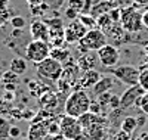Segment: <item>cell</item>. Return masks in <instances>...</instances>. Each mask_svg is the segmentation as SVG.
<instances>
[{
	"mask_svg": "<svg viewBox=\"0 0 148 140\" xmlns=\"http://www.w3.org/2000/svg\"><path fill=\"white\" fill-rule=\"evenodd\" d=\"M86 28L88 30H93V28H96V19L90 15V14H82V15H79V18H77Z\"/></svg>",
	"mask_w": 148,
	"mask_h": 140,
	"instance_id": "cell-23",
	"label": "cell"
},
{
	"mask_svg": "<svg viewBox=\"0 0 148 140\" xmlns=\"http://www.w3.org/2000/svg\"><path fill=\"white\" fill-rule=\"evenodd\" d=\"M77 65L80 68V71H90V69H96L99 63V58H98L96 52H83L79 59H77Z\"/></svg>",
	"mask_w": 148,
	"mask_h": 140,
	"instance_id": "cell-11",
	"label": "cell"
},
{
	"mask_svg": "<svg viewBox=\"0 0 148 140\" xmlns=\"http://www.w3.org/2000/svg\"><path fill=\"white\" fill-rule=\"evenodd\" d=\"M90 96L88 94L86 90H73L70 96H67L65 103H64V111L65 115L74 117V118H80L82 115L89 112L90 108Z\"/></svg>",
	"mask_w": 148,
	"mask_h": 140,
	"instance_id": "cell-1",
	"label": "cell"
},
{
	"mask_svg": "<svg viewBox=\"0 0 148 140\" xmlns=\"http://www.w3.org/2000/svg\"><path fill=\"white\" fill-rule=\"evenodd\" d=\"M30 34L33 40H42L49 43V27L43 19H36L30 24Z\"/></svg>",
	"mask_w": 148,
	"mask_h": 140,
	"instance_id": "cell-12",
	"label": "cell"
},
{
	"mask_svg": "<svg viewBox=\"0 0 148 140\" xmlns=\"http://www.w3.org/2000/svg\"><path fill=\"white\" fill-rule=\"evenodd\" d=\"M120 24L129 34H136L144 30L142 14L136 9V6L120 7Z\"/></svg>",
	"mask_w": 148,
	"mask_h": 140,
	"instance_id": "cell-2",
	"label": "cell"
},
{
	"mask_svg": "<svg viewBox=\"0 0 148 140\" xmlns=\"http://www.w3.org/2000/svg\"><path fill=\"white\" fill-rule=\"evenodd\" d=\"M10 25H12L14 30H22L24 27H25V18H22V16L10 18Z\"/></svg>",
	"mask_w": 148,
	"mask_h": 140,
	"instance_id": "cell-30",
	"label": "cell"
},
{
	"mask_svg": "<svg viewBox=\"0 0 148 140\" xmlns=\"http://www.w3.org/2000/svg\"><path fill=\"white\" fill-rule=\"evenodd\" d=\"M136 128H138L136 117H130V115H127V117L123 118V121H121V124H120V130L126 131V133H129V134L132 136L135 131H136Z\"/></svg>",
	"mask_w": 148,
	"mask_h": 140,
	"instance_id": "cell-20",
	"label": "cell"
},
{
	"mask_svg": "<svg viewBox=\"0 0 148 140\" xmlns=\"http://www.w3.org/2000/svg\"><path fill=\"white\" fill-rule=\"evenodd\" d=\"M49 53H51V46H49L47 41L33 40L25 47V58H27V60L33 62L34 65L40 63L46 58H49Z\"/></svg>",
	"mask_w": 148,
	"mask_h": 140,
	"instance_id": "cell-6",
	"label": "cell"
},
{
	"mask_svg": "<svg viewBox=\"0 0 148 140\" xmlns=\"http://www.w3.org/2000/svg\"><path fill=\"white\" fill-rule=\"evenodd\" d=\"M142 24H144V28L148 30V7L145 12H142Z\"/></svg>",
	"mask_w": 148,
	"mask_h": 140,
	"instance_id": "cell-39",
	"label": "cell"
},
{
	"mask_svg": "<svg viewBox=\"0 0 148 140\" xmlns=\"http://www.w3.org/2000/svg\"><path fill=\"white\" fill-rule=\"evenodd\" d=\"M64 140H67V139H64Z\"/></svg>",
	"mask_w": 148,
	"mask_h": 140,
	"instance_id": "cell-51",
	"label": "cell"
},
{
	"mask_svg": "<svg viewBox=\"0 0 148 140\" xmlns=\"http://www.w3.org/2000/svg\"><path fill=\"white\" fill-rule=\"evenodd\" d=\"M135 6H148V0H133Z\"/></svg>",
	"mask_w": 148,
	"mask_h": 140,
	"instance_id": "cell-42",
	"label": "cell"
},
{
	"mask_svg": "<svg viewBox=\"0 0 148 140\" xmlns=\"http://www.w3.org/2000/svg\"><path fill=\"white\" fill-rule=\"evenodd\" d=\"M49 58H52V59L61 62L64 65V62H67V60L71 59V55H70V50L65 49V47H53V49H51Z\"/></svg>",
	"mask_w": 148,
	"mask_h": 140,
	"instance_id": "cell-18",
	"label": "cell"
},
{
	"mask_svg": "<svg viewBox=\"0 0 148 140\" xmlns=\"http://www.w3.org/2000/svg\"><path fill=\"white\" fill-rule=\"evenodd\" d=\"M113 24H114V21L111 19L110 14H104V15H101V16L96 18V28L101 30V31H104V33H105L107 30H110Z\"/></svg>",
	"mask_w": 148,
	"mask_h": 140,
	"instance_id": "cell-21",
	"label": "cell"
},
{
	"mask_svg": "<svg viewBox=\"0 0 148 140\" xmlns=\"http://www.w3.org/2000/svg\"><path fill=\"white\" fill-rule=\"evenodd\" d=\"M39 103H40L42 109L53 113V112L58 109V103H59V102H58V96H56L55 93L46 92V93H43V94L39 97Z\"/></svg>",
	"mask_w": 148,
	"mask_h": 140,
	"instance_id": "cell-15",
	"label": "cell"
},
{
	"mask_svg": "<svg viewBox=\"0 0 148 140\" xmlns=\"http://www.w3.org/2000/svg\"><path fill=\"white\" fill-rule=\"evenodd\" d=\"M49 5H46V3H42V5H39V6H33V7H30V10H31V15H34V16H42V15H45L46 12L49 10Z\"/></svg>",
	"mask_w": 148,
	"mask_h": 140,
	"instance_id": "cell-28",
	"label": "cell"
},
{
	"mask_svg": "<svg viewBox=\"0 0 148 140\" xmlns=\"http://www.w3.org/2000/svg\"><path fill=\"white\" fill-rule=\"evenodd\" d=\"M130 140H141V139H139V137H132Z\"/></svg>",
	"mask_w": 148,
	"mask_h": 140,
	"instance_id": "cell-49",
	"label": "cell"
},
{
	"mask_svg": "<svg viewBox=\"0 0 148 140\" xmlns=\"http://www.w3.org/2000/svg\"><path fill=\"white\" fill-rule=\"evenodd\" d=\"M9 2H5V0H0V27L5 25L9 19Z\"/></svg>",
	"mask_w": 148,
	"mask_h": 140,
	"instance_id": "cell-22",
	"label": "cell"
},
{
	"mask_svg": "<svg viewBox=\"0 0 148 140\" xmlns=\"http://www.w3.org/2000/svg\"><path fill=\"white\" fill-rule=\"evenodd\" d=\"M36 71H37L40 78H43L46 81L58 83V80L61 78V75H62L64 65L61 62L52 59V58H46L45 60H42L40 63L36 65Z\"/></svg>",
	"mask_w": 148,
	"mask_h": 140,
	"instance_id": "cell-5",
	"label": "cell"
},
{
	"mask_svg": "<svg viewBox=\"0 0 148 140\" xmlns=\"http://www.w3.org/2000/svg\"><path fill=\"white\" fill-rule=\"evenodd\" d=\"M130 139H132V136L126 131H123V130H119L113 137V140H130Z\"/></svg>",
	"mask_w": 148,
	"mask_h": 140,
	"instance_id": "cell-36",
	"label": "cell"
},
{
	"mask_svg": "<svg viewBox=\"0 0 148 140\" xmlns=\"http://www.w3.org/2000/svg\"><path fill=\"white\" fill-rule=\"evenodd\" d=\"M96 53H98V58H99V63L104 68H114L117 67V63L120 60V52H119L117 46L111 44V43H107Z\"/></svg>",
	"mask_w": 148,
	"mask_h": 140,
	"instance_id": "cell-7",
	"label": "cell"
},
{
	"mask_svg": "<svg viewBox=\"0 0 148 140\" xmlns=\"http://www.w3.org/2000/svg\"><path fill=\"white\" fill-rule=\"evenodd\" d=\"M5 88H6V92L14 93V90L16 88V84H5Z\"/></svg>",
	"mask_w": 148,
	"mask_h": 140,
	"instance_id": "cell-44",
	"label": "cell"
},
{
	"mask_svg": "<svg viewBox=\"0 0 148 140\" xmlns=\"http://www.w3.org/2000/svg\"><path fill=\"white\" fill-rule=\"evenodd\" d=\"M105 71L111 75V77H114L120 83L126 84L127 87L136 86L139 83L141 69L135 65H119V67H114V68H105Z\"/></svg>",
	"mask_w": 148,
	"mask_h": 140,
	"instance_id": "cell-3",
	"label": "cell"
},
{
	"mask_svg": "<svg viewBox=\"0 0 148 140\" xmlns=\"http://www.w3.org/2000/svg\"><path fill=\"white\" fill-rule=\"evenodd\" d=\"M147 134H148V133H147Z\"/></svg>",
	"mask_w": 148,
	"mask_h": 140,
	"instance_id": "cell-52",
	"label": "cell"
},
{
	"mask_svg": "<svg viewBox=\"0 0 148 140\" xmlns=\"http://www.w3.org/2000/svg\"><path fill=\"white\" fill-rule=\"evenodd\" d=\"M145 92H148V68L141 69L139 72V83H138Z\"/></svg>",
	"mask_w": 148,
	"mask_h": 140,
	"instance_id": "cell-29",
	"label": "cell"
},
{
	"mask_svg": "<svg viewBox=\"0 0 148 140\" xmlns=\"http://www.w3.org/2000/svg\"><path fill=\"white\" fill-rule=\"evenodd\" d=\"M88 31H89V30L86 28L79 19L71 21L67 27H65V30H64L65 43H68V44H76V43H79L83 37L86 35V33H88Z\"/></svg>",
	"mask_w": 148,
	"mask_h": 140,
	"instance_id": "cell-9",
	"label": "cell"
},
{
	"mask_svg": "<svg viewBox=\"0 0 148 140\" xmlns=\"http://www.w3.org/2000/svg\"><path fill=\"white\" fill-rule=\"evenodd\" d=\"M145 117H147V115H144V113H142V115H139V117L136 118V121H138V127H142V125L145 124Z\"/></svg>",
	"mask_w": 148,
	"mask_h": 140,
	"instance_id": "cell-43",
	"label": "cell"
},
{
	"mask_svg": "<svg viewBox=\"0 0 148 140\" xmlns=\"http://www.w3.org/2000/svg\"><path fill=\"white\" fill-rule=\"evenodd\" d=\"M76 140H90V137H89L88 134H86V133L83 131V133H82V134H80V136L76 139Z\"/></svg>",
	"mask_w": 148,
	"mask_h": 140,
	"instance_id": "cell-45",
	"label": "cell"
},
{
	"mask_svg": "<svg viewBox=\"0 0 148 140\" xmlns=\"http://www.w3.org/2000/svg\"><path fill=\"white\" fill-rule=\"evenodd\" d=\"M145 93V90L139 86H132V87H127L125 92H123V94L120 96V108L123 111H126L132 106L136 105V102L141 99V96Z\"/></svg>",
	"mask_w": 148,
	"mask_h": 140,
	"instance_id": "cell-10",
	"label": "cell"
},
{
	"mask_svg": "<svg viewBox=\"0 0 148 140\" xmlns=\"http://www.w3.org/2000/svg\"><path fill=\"white\" fill-rule=\"evenodd\" d=\"M113 87H114V77H111V75H102L99 78V81L92 87V93H93V96H99V94L108 93Z\"/></svg>",
	"mask_w": 148,
	"mask_h": 140,
	"instance_id": "cell-16",
	"label": "cell"
},
{
	"mask_svg": "<svg viewBox=\"0 0 148 140\" xmlns=\"http://www.w3.org/2000/svg\"><path fill=\"white\" fill-rule=\"evenodd\" d=\"M68 6L76 9L79 14L82 10H84V6H86V0H68Z\"/></svg>",
	"mask_w": 148,
	"mask_h": 140,
	"instance_id": "cell-33",
	"label": "cell"
},
{
	"mask_svg": "<svg viewBox=\"0 0 148 140\" xmlns=\"http://www.w3.org/2000/svg\"><path fill=\"white\" fill-rule=\"evenodd\" d=\"M114 7H119L117 3H110V2H107V0H102V2L96 3V5H93V6L90 7L89 14L96 19L98 16H101V15H104V14H108V12H110L111 9H114Z\"/></svg>",
	"mask_w": 148,
	"mask_h": 140,
	"instance_id": "cell-17",
	"label": "cell"
},
{
	"mask_svg": "<svg viewBox=\"0 0 148 140\" xmlns=\"http://www.w3.org/2000/svg\"><path fill=\"white\" fill-rule=\"evenodd\" d=\"M19 136H21V128H19V127H16V125H12V127H10L9 137H12V139H18Z\"/></svg>",
	"mask_w": 148,
	"mask_h": 140,
	"instance_id": "cell-38",
	"label": "cell"
},
{
	"mask_svg": "<svg viewBox=\"0 0 148 140\" xmlns=\"http://www.w3.org/2000/svg\"><path fill=\"white\" fill-rule=\"evenodd\" d=\"M107 2H110V3H117V0H107Z\"/></svg>",
	"mask_w": 148,
	"mask_h": 140,
	"instance_id": "cell-48",
	"label": "cell"
},
{
	"mask_svg": "<svg viewBox=\"0 0 148 140\" xmlns=\"http://www.w3.org/2000/svg\"><path fill=\"white\" fill-rule=\"evenodd\" d=\"M25 2L28 3L30 7H33V6H39V5L45 3V0H25Z\"/></svg>",
	"mask_w": 148,
	"mask_h": 140,
	"instance_id": "cell-41",
	"label": "cell"
},
{
	"mask_svg": "<svg viewBox=\"0 0 148 140\" xmlns=\"http://www.w3.org/2000/svg\"><path fill=\"white\" fill-rule=\"evenodd\" d=\"M3 83L5 84H18L19 83V75H16L15 72H12L10 69L3 72Z\"/></svg>",
	"mask_w": 148,
	"mask_h": 140,
	"instance_id": "cell-26",
	"label": "cell"
},
{
	"mask_svg": "<svg viewBox=\"0 0 148 140\" xmlns=\"http://www.w3.org/2000/svg\"><path fill=\"white\" fill-rule=\"evenodd\" d=\"M59 124H61V134L67 140H76L83 133V127L80 125L79 118L64 115L61 118Z\"/></svg>",
	"mask_w": 148,
	"mask_h": 140,
	"instance_id": "cell-8",
	"label": "cell"
},
{
	"mask_svg": "<svg viewBox=\"0 0 148 140\" xmlns=\"http://www.w3.org/2000/svg\"><path fill=\"white\" fill-rule=\"evenodd\" d=\"M135 106H138L144 115L148 117V92H145V93L141 96V99L136 102V105H135Z\"/></svg>",
	"mask_w": 148,
	"mask_h": 140,
	"instance_id": "cell-25",
	"label": "cell"
},
{
	"mask_svg": "<svg viewBox=\"0 0 148 140\" xmlns=\"http://www.w3.org/2000/svg\"><path fill=\"white\" fill-rule=\"evenodd\" d=\"M49 121H46V122H31L30 128H28V134H27V140H43L49 134L47 133V122Z\"/></svg>",
	"mask_w": 148,
	"mask_h": 140,
	"instance_id": "cell-14",
	"label": "cell"
},
{
	"mask_svg": "<svg viewBox=\"0 0 148 140\" xmlns=\"http://www.w3.org/2000/svg\"><path fill=\"white\" fill-rule=\"evenodd\" d=\"M102 111H104L102 105H101L98 100H93V99H92V102H90V108H89V112L95 113V115H102ZM104 117H105V115H104Z\"/></svg>",
	"mask_w": 148,
	"mask_h": 140,
	"instance_id": "cell-31",
	"label": "cell"
},
{
	"mask_svg": "<svg viewBox=\"0 0 148 140\" xmlns=\"http://www.w3.org/2000/svg\"><path fill=\"white\" fill-rule=\"evenodd\" d=\"M3 81V71H0V83Z\"/></svg>",
	"mask_w": 148,
	"mask_h": 140,
	"instance_id": "cell-47",
	"label": "cell"
},
{
	"mask_svg": "<svg viewBox=\"0 0 148 140\" xmlns=\"http://www.w3.org/2000/svg\"><path fill=\"white\" fill-rule=\"evenodd\" d=\"M43 140H64L62 134H58V136H52V134H47Z\"/></svg>",
	"mask_w": 148,
	"mask_h": 140,
	"instance_id": "cell-40",
	"label": "cell"
},
{
	"mask_svg": "<svg viewBox=\"0 0 148 140\" xmlns=\"http://www.w3.org/2000/svg\"><path fill=\"white\" fill-rule=\"evenodd\" d=\"M5 2H9V0H5Z\"/></svg>",
	"mask_w": 148,
	"mask_h": 140,
	"instance_id": "cell-50",
	"label": "cell"
},
{
	"mask_svg": "<svg viewBox=\"0 0 148 140\" xmlns=\"http://www.w3.org/2000/svg\"><path fill=\"white\" fill-rule=\"evenodd\" d=\"M102 77V74L98 71V69H90V71H84L80 78H79V87L82 88V90H88V88H92L98 81H99V78Z\"/></svg>",
	"mask_w": 148,
	"mask_h": 140,
	"instance_id": "cell-13",
	"label": "cell"
},
{
	"mask_svg": "<svg viewBox=\"0 0 148 140\" xmlns=\"http://www.w3.org/2000/svg\"><path fill=\"white\" fill-rule=\"evenodd\" d=\"M107 43H108V39H107L105 33L98 28H93L86 33V35L77 43V47L82 53L83 52H98Z\"/></svg>",
	"mask_w": 148,
	"mask_h": 140,
	"instance_id": "cell-4",
	"label": "cell"
},
{
	"mask_svg": "<svg viewBox=\"0 0 148 140\" xmlns=\"http://www.w3.org/2000/svg\"><path fill=\"white\" fill-rule=\"evenodd\" d=\"M10 124L5 117H0V140L9 139V133H10Z\"/></svg>",
	"mask_w": 148,
	"mask_h": 140,
	"instance_id": "cell-24",
	"label": "cell"
},
{
	"mask_svg": "<svg viewBox=\"0 0 148 140\" xmlns=\"http://www.w3.org/2000/svg\"><path fill=\"white\" fill-rule=\"evenodd\" d=\"M27 68H28V65H27V60L24 58H14L10 60V63H9V69L12 72H15L16 75L25 74Z\"/></svg>",
	"mask_w": 148,
	"mask_h": 140,
	"instance_id": "cell-19",
	"label": "cell"
},
{
	"mask_svg": "<svg viewBox=\"0 0 148 140\" xmlns=\"http://www.w3.org/2000/svg\"><path fill=\"white\" fill-rule=\"evenodd\" d=\"M14 109V106H12L8 100H0V117H3V115H9L10 111Z\"/></svg>",
	"mask_w": 148,
	"mask_h": 140,
	"instance_id": "cell-32",
	"label": "cell"
},
{
	"mask_svg": "<svg viewBox=\"0 0 148 140\" xmlns=\"http://www.w3.org/2000/svg\"><path fill=\"white\" fill-rule=\"evenodd\" d=\"M108 106H110L111 109H119V108H120V96H116V94L111 96Z\"/></svg>",
	"mask_w": 148,
	"mask_h": 140,
	"instance_id": "cell-37",
	"label": "cell"
},
{
	"mask_svg": "<svg viewBox=\"0 0 148 140\" xmlns=\"http://www.w3.org/2000/svg\"><path fill=\"white\" fill-rule=\"evenodd\" d=\"M139 139H141V140H148V134H147V133H144Z\"/></svg>",
	"mask_w": 148,
	"mask_h": 140,
	"instance_id": "cell-46",
	"label": "cell"
},
{
	"mask_svg": "<svg viewBox=\"0 0 148 140\" xmlns=\"http://www.w3.org/2000/svg\"><path fill=\"white\" fill-rule=\"evenodd\" d=\"M64 15H65V18H67L68 21H76V19L79 18V15H80V14H79V12H77L76 9H73V7H70V6H68V7L64 10Z\"/></svg>",
	"mask_w": 148,
	"mask_h": 140,
	"instance_id": "cell-34",
	"label": "cell"
},
{
	"mask_svg": "<svg viewBox=\"0 0 148 140\" xmlns=\"http://www.w3.org/2000/svg\"><path fill=\"white\" fill-rule=\"evenodd\" d=\"M47 133H49V134H52V136H58V134H61V124H59L55 118H52L51 121L47 122Z\"/></svg>",
	"mask_w": 148,
	"mask_h": 140,
	"instance_id": "cell-27",
	"label": "cell"
},
{
	"mask_svg": "<svg viewBox=\"0 0 148 140\" xmlns=\"http://www.w3.org/2000/svg\"><path fill=\"white\" fill-rule=\"evenodd\" d=\"M111 94L110 92L108 93H104V94H99V96H96V100L99 102V103L102 105V108H105V106H108V103H110V99H111Z\"/></svg>",
	"mask_w": 148,
	"mask_h": 140,
	"instance_id": "cell-35",
	"label": "cell"
}]
</instances>
